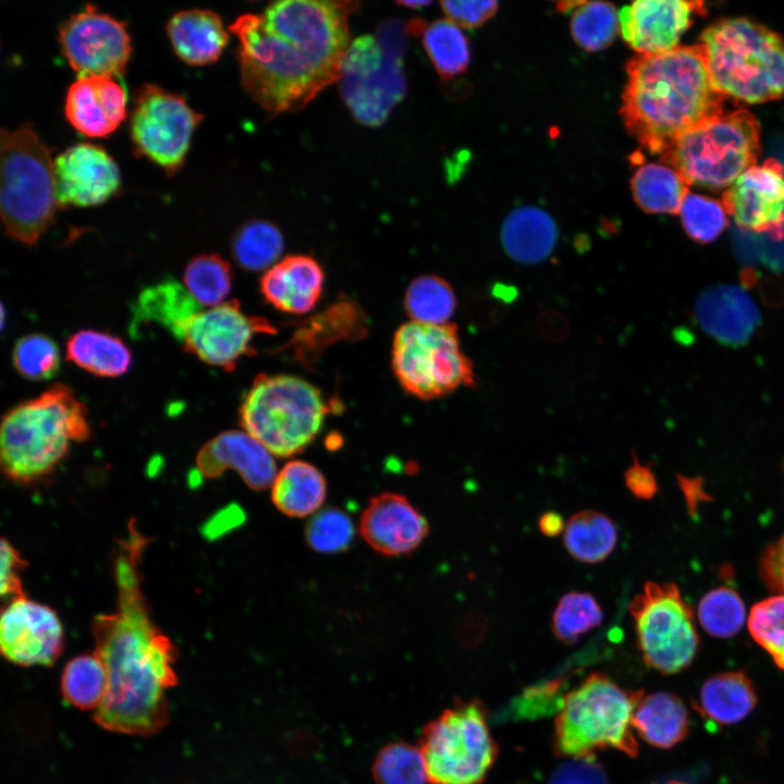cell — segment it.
Returning a JSON list of instances; mask_svg holds the SVG:
<instances>
[{
  "mask_svg": "<svg viewBox=\"0 0 784 784\" xmlns=\"http://www.w3.org/2000/svg\"><path fill=\"white\" fill-rule=\"evenodd\" d=\"M357 9L356 1L283 0L240 15L229 30L246 93L271 114L307 106L340 79Z\"/></svg>",
  "mask_w": 784,
  "mask_h": 784,
  "instance_id": "1",
  "label": "cell"
},
{
  "mask_svg": "<svg viewBox=\"0 0 784 784\" xmlns=\"http://www.w3.org/2000/svg\"><path fill=\"white\" fill-rule=\"evenodd\" d=\"M137 556L128 549L119 559V609L97 616L93 625L95 652L108 674L106 696L94 720L111 732L150 736L168 721L166 691L177 683L176 651L148 617L135 568Z\"/></svg>",
  "mask_w": 784,
  "mask_h": 784,
  "instance_id": "2",
  "label": "cell"
},
{
  "mask_svg": "<svg viewBox=\"0 0 784 784\" xmlns=\"http://www.w3.org/2000/svg\"><path fill=\"white\" fill-rule=\"evenodd\" d=\"M621 117L649 152L663 155L686 132L721 114L725 96L711 83L703 47L637 54L626 66Z\"/></svg>",
  "mask_w": 784,
  "mask_h": 784,
  "instance_id": "3",
  "label": "cell"
},
{
  "mask_svg": "<svg viewBox=\"0 0 784 784\" xmlns=\"http://www.w3.org/2000/svg\"><path fill=\"white\" fill-rule=\"evenodd\" d=\"M90 436L88 411L74 391L57 383L3 416L1 465L11 479L29 481L50 473L72 442Z\"/></svg>",
  "mask_w": 784,
  "mask_h": 784,
  "instance_id": "4",
  "label": "cell"
},
{
  "mask_svg": "<svg viewBox=\"0 0 784 784\" xmlns=\"http://www.w3.org/2000/svg\"><path fill=\"white\" fill-rule=\"evenodd\" d=\"M716 91L747 103L784 96V41L754 21L721 20L700 35Z\"/></svg>",
  "mask_w": 784,
  "mask_h": 784,
  "instance_id": "5",
  "label": "cell"
},
{
  "mask_svg": "<svg viewBox=\"0 0 784 784\" xmlns=\"http://www.w3.org/2000/svg\"><path fill=\"white\" fill-rule=\"evenodd\" d=\"M0 212L7 235L35 246L60 208L54 159L32 124L0 134Z\"/></svg>",
  "mask_w": 784,
  "mask_h": 784,
  "instance_id": "6",
  "label": "cell"
},
{
  "mask_svg": "<svg viewBox=\"0 0 784 784\" xmlns=\"http://www.w3.org/2000/svg\"><path fill=\"white\" fill-rule=\"evenodd\" d=\"M329 409L320 390L305 379L260 373L243 396L238 419L274 456L290 457L319 434Z\"/></svg>",
  "mask_w": 784,
  "mask_h": 784,
  "instance_id": "7",
  "label": "cell"
},
{
  "mask_svg": "<svg viewBox=\"0 0 784 784\" xmlns=\"http://www.w3.org/2000/svg\"><path fill=\"white\" fill-rule=\"evenodd\" d=\"M642 690L622 688L601 673L590 674L564 698L554 724V748L561 756L591 759L598 749L638 755L633 714Z\"/></svg>",
  "mask_w": 784,
  "mask_h": 784,
  "instance_id": "8",
  "label": "cell"
},
{
  "mask_svg": "<svg viewBox=\"0 0 784 784\" xmlns=\"http://www.w3.org/2000/svg\"><path fill=\"white\" fill-rule=\"evenodd\" d=\"M761 152L760 123L749 111L722 112L683 134L661 156L689 185L727 188Z\"/></svg>",
  "mask_w": 784,
  "mask_h": 784,
  "instance_id": "9",
  "label": "cell"
},
{
  "mask_svg": "<svg viewBox=\"0 0 784 784\" xmlns=\"http://www.w3.org/2000/svg\"><path fill=\"white\" fill-rule=\"evenodd\" d=\"M418 747L429 784H479L498 756L478 700L458 701L427 723Z\"/></svg>",
  "mask_w": 784,
  "mask_h": 784,
  "instance_id": "10",
  "label": "cell"
},
{
  "mask_svg": "<svg viewBox=\"0 0 784 784\" xmlns=\"http://www.w3.org/2000/svg\"><path fill=\"white\" fill-rule=\"evenodd\" d=\"M392 369L409 394L431 400L474 383V370L463 353L453 323H403L392 343Z\"/></svg>",
  "mask_w": 784,
  "mask_h": 784,
  "instance_id": "11",
  "label": "cell"
},
{
  "mask_svg": "<svg viewBox=\"0 0 784 784\" xmlns=\"http://www.w3.org/2000/svg\"><path fill=\"white\" fill-rule=\"evenodd\" d=\"M644 661L663 674L688 667L699 636L694 614L674 584L646 583L629 604Z\"/></svg>",
  "mask_w": 784,
  "mask_h": 784,
  "instance_id": "12",
  "label": "cell"
},
{
  "mask_svg": "<svg viewBox=\"0 0 784 784\" xmlns=\"http://www.w3.org/2000/svg\"><path fill=\"white\" fill-rule=\"evenodd\" d=\"M203 119L183 96L156 84H144L135 93L130 117L133 149L168 175H174L182 168Z\"/></svg>",
  "mask_w": 784,
  "mask_h": 784,
  "instance_id": "13",
  "label": "cell"
},
{
  "mask_svg": "<svg viewBox=\"0 0 784 784\" xmlns=\"http://www.w3.org/2000/svg\"><path fill=\"white\" fill-rule=\"evenodd\" d=\"M339 82L342 98L355 119L378 126L405 94L402 54L385 48L377 36H360L345 53Z\"/></svg>",
  "mask_w": 784,
  "mask_h": 784,
  "instance_id": "14",
  "label": "cell"
},
{
  "mask_svg": "<svg viewBox=\"0 0 784 784\" xmlns=\"http://www.w3.org/2000/svg\"><path fill=\"white\" fill-rule=\"evenodd\" d=\"M59 42L77 77H121L132 54L126 24L89 3L62 23Z\"/></svg>",
  "mask_w": 784,
  "mask_h": 784,
  "instance_id": "15",
  "label": "cell"
},
{
  "mask_svg": "<svg viewBox=\"0 0 784 784\" xmlns=\"http://www.w3.org/2000/svg\"><path fill=\"white\" fill-rule=\"evenodd\" d=\"M275 332L269 321L246 315L232 299L194 315L179 341L184 351L204 363L231 371L243 356L254 354L250 342L256 334Z\"/></svg>",
  "mask_w": 784,
  "mask_h": 784,
  "instance_id": "16",
  "label": "cell"
},
{
  "mask_svg": "<svg viewBox=\"0 0 784 784\" xmlns=\"http://www.w3.org/2000/svg\"><path fill=\"white\" fill-rule=\"evenodd\" d=\"M721 204L745 231L784 237V167L775 159L746 170L722 194Z\"/></svg>",
  "mask_w": 784,
  "mask_h": 784,
  "instance_id": "17",
  "label": "cell"
},
{
  "mask_svg": "<svg viewBox=\"0 0 784 784\" xmlns=\"http://www.w3.org/2000/svg\"><path fill=\"white\" fill-rule=\"evenodd\" d=\"M2 654L19 665H52L63 647V628L53 610L23 596L2 611Z\"/></svg>",
  "mask_w": 784,
  "mask_h": 784,
  "instance_id": "18",
  "label": "cell"
},
{
  "mask_svg": "<svg viewBox=\"0 0 784 784\" xmlns=\"http://www.w3.org/2000/svg\"><path fill=\"white\" fill-rule=\"evenodd\" d=\"M57 198L60 207L98 206L115 195L121 173L112 156L93 143H77L54 158Z\"/></svg>",
  "mask_w": 784,
  "mask_h": 784,
  "instance_id": "19",
  "label": "cell"
},
{
  "mask_svg": "<svg viewBox=\"0 0 784 784\" xmlns=\"http://www.w3.org/2000/svg\"><path fill=\"white\" fill-rule=\"evenodd\" d=\"M702 2L638 0L618 12L620 33L638 54H660L678 47Z\"/></svg>",
  "mask_w": 784,
  "mask_h": 784,
  "instance_id": "20",
  "label": "cell"
},
{
  "mask_svg": "<svg viewBox=\"0 0 784 784\" xmlns=\"http://www.w3.org/2000/svg\"><path fill=\"white\" fill-rule=\"evenodd\" d=\"M360 534L376 551L389 555H404L416 550L429 531L425 516L397 493H382L365 509Z\"/></svg>",
  "mask_w": 784,
  "mask_h": 784,
  "instance_id": "21",
  "label": "cell"
},
{
  "mask_svg": "<svg viewBox=\"0 0 784 784\" xmlns=\"http://www.w3.org/2000/svg\"><path fill=\"white\" fill-rule=\"evenodd\" d=\"M64 112L70 124L81 134L108 136L126 118L125 87L119 77H77L68 88Z\"/></svg>",
  "mask_w": 784,
  "mask_h": 784,
  "instance_id": "22",
  "label": "cell"
},
{
  "mask_svg": "<svg viewBox=\"0 0 784 784\" xmlns=\"http://www.w3.org/2000/svg\"><path fill=\"white\" fill-rule=\"evenodd\" d=\"M274 455L246 431H224L206 443L197 455V470L213 478L226 469L238 473L255 490L270 488L278 473Z\"/></svg>",
  "mask_w": 784,
  "mask_h": 784,
  "instance_id": "23",
  "label": "cell"
},
{
  "mask_svg": "<svg viewBox=\"0 0 784 784\" xmlns=\"http://www.w3.org/2000/svg\"><path fill=\"white\" fill-rule=\"evenodd\" d=\"M695 316L700 328L727 346L748 342L760 323V313L750 295L738 285H716L697 298Z\"/></svg>",
  "mask_w": 784,
  "mask_h": 784,
  "instance_id": "24",
  "label": "cell"
},
{
  "mask_svg": "<svg viewBox=\"0 0 784 784\" xmlns=\"http://www.w3.org/2000/svg\"><path fill=\"white\" fill-rule=\"evenodd\" d=\"M324 274L319 262L307 255H291L266 270L260 280L264 298L275 309L309 313L320 299Z\"/></svg>",
  "mask_w": 784,
  "mask_h": 784,
  "instance_id": "25",
  "label": "cell"
},
{
  "mask_svg": "<svg viewBox=\"0 0 784 784\" xmlns=\"http://www.w3.org/2000/svg\"><path fill=\"white\" fill-rule=\"evenodd\" d=\"M167 33L177 58L196 66L216 62L229 41L222 19L208 9L174 13L167 23Z\"/></svg>",
  "mask_w": 784,
  "mask_h": 784,
  "instance_id": "26",
  "label": "cell"
},
{
  "mask_svg": "<svg viewBox=\"0 0 784 784\" xmlns=\"http://www.w3.org/2000/svg\"><path fill=\"white\" fill-rule=\"evenodd\" d=\"M365 332V315L351 299L341 298L304 321L287 346L299 362L313 364L327 346L342 340H355Z\"/></svg>",
  "mask_w": 784,
  "mask_h": 784,
  "instance_id": "27",
  "label": "cell"
},
{
  "mask_svg": "<svg viewBox=\"0 0 784 784\" xmlns=\"http://www.w3.org/2000/svg\"><path fill=\"white\" fill-rule=\"evenodd\" d=\"M757 694L742 671L724 672L703 683L694 708L713 725H731L744 720L756 707Z\"/></svg>",
  "mask_w": 784,
  "mask_h": 784,
  "instance_id": "28",
  "label": "cell"
},
{
  "mask_svg": "<svg viewBox=\"0 0 784 784\" xmlns=\"http://www.w3.org/2000/svg\"><path fill=\"white\" fill-rule=\"evenodd\" d=\"M270 488L272 503L281 513L292 517L315 515L327 498L323 474L315 465L301 460L285 463Z\"/></svg>",
  "mask_w": 784,
  "mask_h": 784,
  "instance_id": "29",
  "label": "cell"
},
{
  "mask_svg": "<svg viewBox=\"0 0 784 784\" xmlns=\"http://www.w3.org/2000/svg\"><path fill=\"white\" fill-rule=\"evenodd\" d=\"M633 727L648 744L671 748L688 734L685 703L675 695L660 691L642 696L633 714Z\"/></svg>",
  "mask_w": 784,
  "mask_h": 784,
  "instance_id": "30",
  "label": "cell"
},
{
  "mask_svg": "<svg viewBox=\"0 0 784 784\" xmlns=\"http://www.w3.org/2000/svg\"><path fill=\"white\" fill-rule=\"evenodd\" d=\"M501 238L505 252L514 260L538 262L552 252L556 242V226L546 211L536 207H523L507 216Z\"/></svg>",
  "mask_w": 784,
  "mask_h": 784,
  "instance_id": "31",
  "label": "cell"
},
{
  "mask_svg": "<svg viewBox=\"0 0 784 784\" xmlns=\"http://www.w3.org/2000/svg\"><path fill=\"white\" fill-rule=\"evenodd\" d=\"M65 357L87 372L105 378L124 375L132 364V353L120 338L91 329L79 330L69 338Z\"/></svg>",
  "mask_w": 784,
  "mask_h": 784,
  "instance_id": "32",
  "label": "cell"
},
{
  "mask_svg": "<svg viewBox=\"0 0 784 784\" xmlns=\"http://www.w3.org/2000/svg\"><path fill=\"white\" fill-rule=\"evenodd\" d=\"M199 310L188 291L173 280L145 289L135 306V320L166 327L177 340L186 322Z\"/></svg>",
  "mask_w": 784,
  "mask_h": 784,
  "instance_id": "33",
  "label": "cell"
},
{
  "mask_svg": "<svg viewBox=\"0 0 784 784\" xmlns=\"http://www.w3.org/2000/svg\"><path fill=\"white\" fill-rule=\"evenodd\" d=\"M563 543L575 560L587 564L600 563L615 549L617 529L605 514L595 510L580 511L567 520Z\"/></svg>",
  "mask_w": 784,
  "mask_h": 784,
  "instance_id": "34",
  "label": "cell"
},
{
  "mask_svg": "<svg viewBox=\"0 0 784 784\" xmlns=\"http://www.w3.org/2000/svg\"><path fill=\"white\" fill-rule=\"evenodd\" d=\"M408 32L420 35L428 58L438 74L451 78L462 74L469 64V46L461 27L450 20H438L425 24L414 20L408 24Z\"/></svg>",
  "mask_w": 784,
  "mask_h": 784,
  "instance_id": "35",
  "label": "cell"
},
{
  "mask_svg": "<svg viewBox=\"0 0 784 784\" xmlns=\"http://www.w3.org/2000/svg\"><path fill=\"white\" fill-rule=\"evenodd\" d=\"M630 187L637 205L651 213H678L689 193L688 184L675 170L658 163L639 167Z\"/></svg>",
  "mask_w": 784,
  "mask_h": 784,
  "instance_id": "36",
  "label": "cell"
},
{
  "mask_svg": "<svg viewBox=\"0 0 784 784\" xmlns=\"http://www.w3.org/2000/svg\"><path fill=\"white\" fill-rule=\"evenodd\" d=\"M284 248L282 233L266 220H250L234 234L231 252L240 267L249 271H266L279 261Z\"/></svg>",
  "mask_w": 784,
  "mask_h": 784,
  "instance_id": "37",
  "label": "cell"
},
{
  "mask_svg": "<svg viewBox=\"0 0 784 784\" xmlns=\"http://www.w3.org/2000/svg\"><path fill=\"white\" fill-rule=\"evenodd\" d=\"M107 687V670L96 652L72 659L63 670L62 695L78 709H97L106 696Z\"/></svg>",
  "mask_w": 784,
  "mask_h": 784,
  "instance_id": "38",
  "label": "cell"
},
{
  "mask_svg": "<svg viewBox=\"0 0 784 784\" xmlns=\"http://www.w3.org/2000/svg\"><path fill=\"white\" fill-rule=\"evenodd\" d=\"M404 306L412 321L444 324L454 314L456 297L444 279L427 274L411 282L404 295Z\"/></svg>",
  "mask_w": 784,
  "mask_h": 784,
  "instance_id": "39",
  "label": "cell"
},
{
  "mask_svg": "<svg viewBox=\"0 0 784 784\" xmlns=\"http://www.w3.org/2000/svg\"><path fill=\"white\" fill-rule=\"evenodd\" d=\"M233 272L230 264L218 254H204L193 258L185 267L183 282L193 298L203 306L215 307L224 303L232 289Z\"/></svg>",
  "mask_w": 784,
  "mask_h": 784,
  "instance_id": "40",
  "label": "cell"
},
{
  "mask_svg": "<svg viewBox=\"0 0 784 784\" xmlns=\"http://www.w3.org/2000/svg\"><path fill=\"white\" fill-rule=\"evenodd\" d=\"M571 32L574 40L587 51H599L613 42L620 33L616 9L609 2H580L573 11Z\"/></svg>",
  "mask_w": 784,
  "mask_h": 784,
  "instance_id": "41",
  "label": "cell"
},
{
  "mask_svg": "<svg viewBox=\"0 0 784 784\" xmlns=\"http://www.w3.org/2000/svg\"><path fill=\"white\" fill-rule=\"evenodd\" d=\"M602 621V609L593 596L572 591L560 598L552 614L551 627L558 639L569 645L600 626Z\"/></svg>",
  "mask_w": 784,
  "mask_h": 784,
  "instance_id": "42",
  "label": "cell"
},
{
  "mask_svg": "<svg viewBox=\"0 0 784 784\" xmlns=\"http://www.w3.org/2000/svg\"><path fill=\"white\" fill-rule=\"evenodd\" d=\"M376 784H426L428 782L421 751L403 740L384 746L372 767Z\"/></svg>",
  "mask_w": 784,
  "mask_h": 784,
  "instance_id": "43",
  "label": "cell"
},
{
  "mask_svg": "<svg viewBox=\"0 0 784 784\" xmlns=\"http://www.w3.org/2000/svg\"><path fill=\"white\" fill-rule=\"evenodd\" d=\"M697 614L700 625L709 635L727 638L743 627L746 609L734 589L718 587L701 598Z\"/></svg>",
  "mask_w": 784,
  "mask_h": 784,
  "instance_id": "44",
  "label": "cell"
},
{
  "mask_svg": "<svg viewBox=\"0 0 784 784\" xmlns=\"http://www.w3.org/2000/svg\"><path fill=\"white\" fill-rule=\"evenodd\" d=\"M12 364L19 375L33 380H49L61 365L60 351L53 339L42 333L20 338L12 350Z\"/></svg>",
  "mask_w": 784,
  "mask_h": 784,
  "instance_id": "45",
  "label": "cell"
},
{
  "mask_svg": "<svg viewBox=\"0 0 784 784\" xmlns=\"http://www.w3.org/2000/svg\"><path fill=\"white\" fill-rule=\"evenodd\" d=\"M748 630L774 663L784 670V595L757 602L748 616Z\"/></svg>",
  "mask_w": 784,
  "mask_h": 784,
  "instance_id": "46",
  "label": "cell"
},
{
  "mask_svg": "<svg viewBox=\"0 0 784 784\" xmlns=\"http://www.w3.org/2000/svg\"><path fill=\"white\" fill-rule=\"evenodd\" d=\"M355 537V526L344 511L323 509L310 516L305 528L308 546L320 553H338L346 550Z\"/></svg>",
  "mask_w": 784,
  "mask_h": 784,
  "instance_id": "47",
  "label": "cell"
},
{
  "mask_svg": "<svg viewBox=\"0 0 784 784\" xmlns=\"http://www.w3.org/2000/svg\"><path fill=\"white\" fill-rule=\"evenodd\" d=\"M686 233L696 242L714 241L726 228V212L721 203L707 196L688 193L679 209Z\"/></svg>",
  "mask_w": 784,
  "mask_h": 784,
  "instance_id": "48",
  "label": "cell"
},
{
  "mask_svg": "<svg viewBox=\"0 0 784 784\" xmlns=\"http://www.w3.org/2000/svg\"><path fill=\"white\" fill-rule=\"evenodd\" d=\"M448 20L458 26L474 28L482 25L497 11L495 1H442Z\"/></svg>",
  "mask_w": 784,
  "mask_h": 784,
  "instance_id": "49",
  "label": "cell"
},
{
  "mask_svg": "<svg viewBox=\"0 0 784 784\" xmlns=\"http://www.w3.org/2000/svg\"><path fill=\"white\" fill-rule=\"evenodd\" d=\"M759 573L771 590L784 595V534L762 554Z\"/></svg>",
  "mask_w": 784,
  "mask_h": 784,
  "instance_id": "50",
  "label": "cell"
},
{
  "mask_svg": "<svg viewBox=\"0 0 784 784\" xmlns=\"http://www.w3.org/2000/svg\"><path fill=\"white\" fill-rule=\"evenodd\" d=\"M550 784H608L604 774L592 759H575L563 765Z\"/></svg>",
  "mask_w": 784,
  "mask_h": 784,
  "instance_id": "51",
  "label": "cell"
},
{
  "mask_svg": "<svg viewBox=\"0 0 784 784\" xmlns=\"http://www.w3.org/2000/svg\"><path fill=\"white\" fill-rule=\"evenodd\" d=\"M0 591L2 596H22L19 569L24 564L16 550L5 539L1 540Z\"/></svg>",
  "mask_w": 784,
  "mask_h": 784,
  "instance_id": "52",
  "label": "cell"
},
{
  "mask_svg": "<svg viewBox=\"0 0 784 784\" xmlns=\"http://www.w3.org/2000/svg\"><path fill=\"white\" fill-rule=\"evenodd\" d=\"M625 485L634 497L649 500L658 491L656 476L649 466L640 464L637 457L624 474Z\"/></svg>",
  "mask_w": 784,
  "mask_h": 784,
  "instance_id": "53",
  "label": "cell"
},
{
  "mask_svg": "<svg viewBox=\"0 0 784 784\" xmlns=\"http://www.w3.org/2000/svg\"><path fill=\"white\" fill-rule=\"evenodd\" d=\"M243 518V512L237 506L225 507L204 526L203 532L213 539L240 525Z\"/></svg>",
  "mask_w": 784,
  "mask_h": 784,
  "instance_id": "54",
  "label": "cell"
},
{
  "mask_svg": "<svg viewBox=\"0 0 784 784\" xmlns=\"http://www.w3.org/2000/svg\"><path fill=\"white\" fill-rule=\"evenodd\" d=\"M539 530L547 537H555L565 529V522L561 514L556 512L543 513L538 522Z\"/></svg>",
  "mask_w": 784,
  "mask_h": 784,
  "instance_id": "55",
  "label": "cell"
},
{
  "mask_svg": "<svg viewBox=\"0 0 784 784\" xmlns=\"http://www.w3.org/2000/svg\"><path fill=\"white\" fill-rule=\"evenodd\" d=\"M399 5L405 9H421L430 4V1H399Z\"/></svg>",
  "mask_w": 784,
  "mask_h": 784,
  "instance_id": "56",
  "label": "cell"
},
{
  "mask_svg": "<svg viewBox=\"0 0 784 784\" xmlns=\"http://www.w3.org/2000/svg\"><path fill=\"white\" fill-rule=\"evenodd\" d=\"M666 784H685V783H681V782H669V783H666Z\"/></svg>",
  "mask_w": 784,
  "mask_h": 784,
  "instance_id": "57",
  "label": "cell"
}]
</instances>
